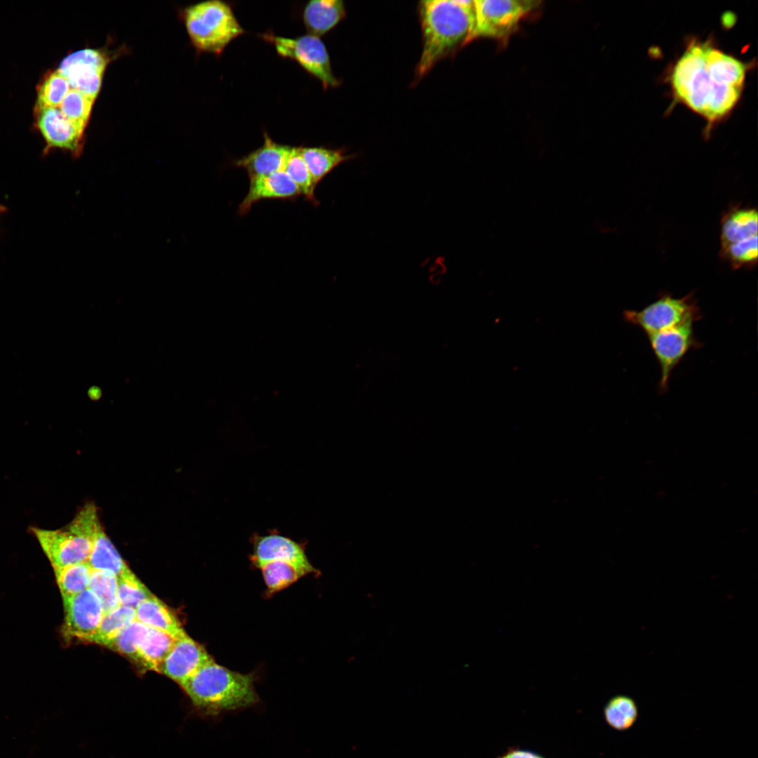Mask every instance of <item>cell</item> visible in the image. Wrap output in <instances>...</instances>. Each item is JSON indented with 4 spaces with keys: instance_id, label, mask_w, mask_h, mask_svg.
<instances>
[{
    "instance_id": "obj_25",
    "label": "cell",
    "mask_w": 758,
    "mask_h": 758,
    "mask_svg": "<svg viewBox=\"0 0 758 758\" xmlns=\"http://www.w3.org/2000/svg\"><path fill=\"white\" fill-rule=\"evenodd\" d=\"M284 171L299 189L301 195L309 202L317 206L319 201L315 197L317 184L302 157L299 147H291L286 158Z\"/></svg>"
},
{
    "instance_id": "obj_13",
    "label": "cell",
    "mask_w": 758,
    "mask_h": 758,
    "mask_svg": "<svg viewBox=\"0 0 758 758\" xmlns=\"http://www.w3.org/2000/svg\"><path fill=\"white\" fill-rule=\"evenodd\" d=\"M106 65L107 59L101 52L84 49L67 56L58 71L67 79L71 88L95 99Z\"/></svg>"
},
{
    "instance_id": "obj_19",
    "label": "cell",
    "mask_w": 758,
    "mask_h": 758,
    "mask_svg": "<svg viewBox=\"0 0 758 758\" xmlns=\"http://www.w3.org/2000/svg\"><path fill=\"white\" fill-rule=\"evenodd\" d=\"M135 620L145 625L178 638L185 634L180 622L169 608L154 595L135 609Z\"/></svg>"
},
{
    "instance_id": "obj_28",
    "label": "cell",
    "mask_w": 758,
    "mask_h": 758,
    "mask_svg": "<svg viewBox=\"0 0 758 758\" xmlns=\"http://www.w3.org/2000/svg\"><path fill=\"white\" fill-rule=\"evenodd\" d=\"M88 589L98 598L105 613L119 606L118 579L114 573L93 569Z\"/></svg>"
},
{
    "instance_id": "obj_1",
    "label": "cell",
    "mask_w": 758,
    "mask_h": 758,
    "mask_svg": "<svg viewBox=\"0 0 758 758\" xmlns=\"http://www.w3.org/2000/svg\"><path fill=\"white\" fill-rule=\"evenodd\" d=\"M747 69L709 41H696L676 62L670 82L679 101L712 123L724 118L740 100Z\"/></svg>"
},
{
    "instance_id": "obj_8",
    "label": "cell",
    "mask_w": 758,
    "mask_h": 758,
    "mask_svg": "<svg viewBox=\"0 0 758 758\" xmlns=\"http://www.w3.org/2000/svg\"><path fill=\"white\" fill-rule=\"evenodd\" d=\"M474 23L467 44L480 37L507 39L521 20L539 4L535 1L475 0Z\"/></svg>"
},
{
    "instance_id": "obj_26",
    "label": "cell",
    "mask_w": 758,
    "mask_h": 758,
    "mask_svg": "<svg viewBox=\"0 0 758 758\" xmlns=\"http://www.w3.org/2000/svg\"><path fill=\"white\" fill-rule=\"evenodd\" d=\"M607 724L617 731H627L636 722L638 707L630 696L618 695L611 698L604 708Z\"/></svg>"
},
{
    "instance_id": "obj_30",
    "label": "cell",
    "mask_w": 758,
    "mask_h": 758,
    "mask_svg": "<svg viewBox=\"0 0 758 758\" xmlns=\"http://www.w3.org/2000/svg\"><path fill=\"white\" fill-rule=\"evenodd\" d=\"M149 627L136 620L121 631L106 646L136 663L140 644Z\"/></svg>"
},
{
    "instance_id": "obj_16",
    "label": "cell",
    "mask_w": 758,
    "mask_h": 758,
    "mask_svg": "<svg viewBox=\"0 0 758 758\" xmlns=\"http://www.w3.org/2000/svg\"><path fill=\"white\" fill-rule=\"evenodd\" d=\"M248 191L238 206L240 215L247 214L252 206L263 199L294 201L301 194L291 178L284 171L249 178Z\"/></svg>"
},
{
    "instance_id": "obj_24",
    "label": "cell",
    "mask_w": 758,
    "mask_h": 758,
    "mask_svg": "<svg viewBox=\"0 0 758 758\" xmlns=\"http://www.w3.org/2000/svg\"><path fill=\"white\" fill-rule=\"evenodd\" d=\"M62 597H69L88 589L92 568L87 561L53 568Z\"/></svg>"
},
{
    "instance_id": "obj_17",
    "label": "cell",
    "mask_w": 758,
    "mask_h": 758,
    "mask_svg": "<svg viewBox=\"0 0 758 758\" xmlns=\"http://www.w3.org/2000/svg\"><path fill=\"white\" fill-rule=\"evenodd\" d=\"M263 136L260 147L233 162L235 166L246 170L249 178L284 171L291 147L274 142L266 132Z\"/></svg>"
},
{
    "instance_id": "obj_29",
    "label": "cell",
    "mask_w": 758,
    "mask_h": 758,
    "mask_svg": "<svg viewBox=\"0 0 758 758\" xmlns=\"http://www.w3.org/2000/svg\"><path fill=\"white\" fill-rule=\"evenodd\" d=\"M70 89L67 79L58 70L51 73L38 89L36 109L58 107Z\"/></svg>"
},
{
    "instance_id": "obj_9",
    "label": "cell",
    "mask_w": 758,
    "mask_h": 758,
    "mask_svg": "<svg viewBox=\"0 0 758 758\" xmlns=\"http://www.w3.org/2000/svg\"><path fill=\"white\" fill-rule=\"evenodd\" d=\"M660 368L659 394L665 393L672 371L691 350L703 346L696 338L693 323H686L646 335Z\"/></svg>"
},
{
    "instance_id": "obj_14",
    "label": "cell",
    "mask_w": 758,
    "mask_h": 758,
    "mask_svg": "<svg viewBox=\"0 0 758 758\" xmlns=\"http://www.w3.org/2000/svg\"><path fill=\"white\" fill-rule=\"evenodd\" d=\"M36 125L46 141L44 152L59 148L74 157L81 153L85 128L65 117L58 107L36 109Z\"/></svg>"
},
{
    "instance_id": "obj_10",
    "label": "cell",
    "mask_w": 758,
    "mask_h": 758,
    "mask_svg": "<svg viewBox=\"0 0 758 758\" xmlns=\"http://www.w3.org/2000/svg\"><path fill=\"white\" fill-rule=\"evenodd\" d=\"M250 541L253 551L249 559L257 568L270 561H282L296 566L304 576L320 573L307 558L304 543L282 536L274 529L263 536L253 533Z\"/></svg>"
},
{
    "instance_id": "obj_5",
    "label": "cell",
    "mask_w": 758,
    "mask_h": 758,
    "mask_svg": "<svg viewBox=\"0 0 758 758\" xmlns=\"http://www.w3.org/2000/svg\"><path fill=\"white\" fill-rule=\"evenodd\" d=\"M758 217L756 208L735 206L721 220L720 254L735 269L757 262Z\"/></svg>"
},
{
    "instance_id": "obj_6",
    "label": "cell",
    "mask_w": 758,
    "mask_h": 758,
    "mask_svg": "<svg viewBox=\"0 0 758 758\" xmlns=\"http://www.w3.org/2000/svg\"><path fill=\"white\" fill-rule=\"evenodd\" d=\"M702 312L693 293L674 298L663 293L640 310H626L624 320L648 335L686 323L701 319Z\"/></svg>"
},
{
    "instance_id": "obj_7",
    "label": "cell",
    "mask_w": 758,
    "mask_h": 758,
    "mask_svg": "<svg viewBox=\"0 0 758 758\" xmlns=\"http://www.w3.org/2000/svg\"><path fill=\"white\" fill-rule=\"evenodd\" d=\"M262 37L274 45L280 56L295 60L317 79L324 89L340 85V81L333 74L326 47L319 37L307 34L289 38L272 33H265Z\"/></svg>"
},
{
    "instance_id": "obj_4",
    "label": "cell",
    "mask_w": 758,
    "mask_h": 758,
    "mask_svg": "<svg viewBox=\"0 0 758 758\" xmlns=\"http://www.w3.org/2000/svg\"><path fill=\"white\" fill-rule=\"evenodd\" d=\"M185 22L191 41L198 51L220 55L245 31L232 6L220 0H210L191 6L185 11Z\"/></svg>"
},
{
    "instance_id": "obj_12",
    "label": "cell",
    "mask_w": 758,
    "mask_h": 758,
    "mask_svg": "<svg viewBox=\"0 0 758 758\" xmlns=\"http://www.w3.org/2000/svg\"><path fill=\"white\" fill-rule=\"evenodd\" d=\"M46 556L53 568L87 561L91 541L67 528L49 530L32 528Z\"/></svg>"
},
{
    "instance_id": "obj_22",
    "label": "cell",
    "mask_w": 758,
    "mask_h": 758,
    "mask_svg": "<svg viewBox=\"0 0 758 758\" xmlns=\"http://www.w3.org/2000/svg\"><path fill=\"white\" fill-rule=\"evenodd\" d=\"M176 639L177 637L168 632L149 627L140 644L136 663L147 670L157 672Z\"/></svg>"
},
{
    "instance_id": "obj_27",
    "label": "cell",
    "mask_w": 758,
    "mask_h": 758,
    "mask_svg": "<svg viewBox=\"0 0 758 758\" xmlns=\"http://www.w3.org/2000/svg\"><path fill=\"white\" fill-rule=\"evenodd\" d=\"M259 569L261 570L268 596L286 588L305 576L296 566L282 561L267 562Z\"/></svg>"
},
{
    "instance_id": "obj_21",
    "label": "cell",
    "mask_w": 758,
    "mask_h": 758,
    "mask_svg": "<svg viewBox=\"0 0 758 758\" xmlns=\"http://www.w3.org/2000/svg\"><path fill=\"white\" fill-rule=\"evenodd\" d=\"M92 569L104 570L119 576L130 570L101 526L91 538L87 560Z\"/></svg>"
},
{
    "instance_id": "obj_23",
    "label": "cell",
    "mask_w": 758,
    "mask_h": 758,
    "mask_svg": "<svg viewBox=\"0 0 758 758\" xmlns=\"http://www.w3.org/2000/svg\"><path fill=\"white\" fill-rule=\"evenodd\" d=\"M135 620V609L119 605L105 613L90 642L107 646L121 631Z\"/></svg>"
},
{
    "instance_id": "obj_3",
    "label": "cell",
    "mask_w": 758,
    "mask_h": 758,
    "mask_svg": "<svg viewBox=\"0 0 758 758\" xmlns=\"http://www.w3.org/2000/svg\"><path fill=\"white\" fill-rule=\"evenodd\" d=\"M179 684L194 705L208 714L248 707L258 700L253 674L232 671L213 659Z\"/></svg>"
},
{
    "instance_id": "obj_18",
    "label": "cell",
    "mask_w": 758,
    "mask_h": 758,
    "mask_svg": "<svg viewBox=\"0 0 758 758\" xmlns=\"http://www.w3.org/2000/svg\"><path fill=\"white\" fill-rule=\"evenodd\" d=\"M345 15L340 0H312L305 6L302 17L308 34L319 37L333 29Z\"/></svg>"
},
{
    "instance_id": "obj_33",
    "label": "cell",
    "mask_w": 758,
    "mask_h": 758,
    "mask_svg": "<svg viewBox=\"0 0 758 758\" xmlns=\"http://www.w3.org/2000/svg\"><path fill=\"white\" fill-rule=\"evenodd\" d=\"M497 758H544L529 750L519 748H509L505 753Z\"/></svg>"
},
{
    "instance_id": "obj_2",
    "label": "cell",
    "mask_w": 758,
    "mask_h": 758,
    "mask_svg": "<svg viewBox=\"0 0 758 758\" xmlns=\"http://www.w3.org/2000/svg\"><path fill=\"white\" fill-rule=\"evenodd\" d=\"M418 12L423 48L415 68V80L422 79L438 62L465 45L474 23L473 1H422Z\"/></svg>"
},
{
    "instance_id": "obj_15",
    "label": "cell",
    "mask_w": 758,
    "mask_h": 758,
    "mask_svg": "<svg viewBox=\"0 0 758 758\" xmlns=\"http://www.w3.org/2000/svg\"><path fill=\"white\" fill-rule=\"evenodd\" d=\"M212 659L203 646L185 633L177 638L157 672L180 684Z\"/></svg>"
},
{
    "instance_id": "obj_31",
    "label": "cell",
    "mask_w": 758,
    "mask_h": 758,
    "mask_svg": "<svg viewBox=\"0 0 758 758\" xmlns=\"http://www.w3.org/2000/svg\"><path fill=\"white\" fill-rule=\"evenodd\" d=\"M118 599L120 606L135 609L153 594L130 569L117 576Z\"/></svg>"
},
{
    "instance_id": "obj_32",
    "label": "cell",
    "mask_w": 758,
    "mask_h": 758,
    "mask_svg": "<svg viewBox=\"0 0 758 758\" xmlns=\"http://www.w3.org/2000/svg\"><path fill=\"white\" fill-rule=\"evenodd\" d=\"M94 100L91 97L71 88L58 108L68 119L85 128Z\"/></svg>"
},
{
    "instance_id": "obj_11",
    "label": "cell",
    "mask_w": 758,
    "mask_h": 758,
    "mask_svg": "<svg viewBox=\"0 0 758 758\" xmlns=\"http://www.w3.org/2000/svg\"><path fill=\"white\" fill-rule=\"evenodd\" d=\"M62 600L63 637L67 641L77 639L90 642L105 614L100 600L89 589Z\"/></svg>"
},
{
    "instance_id": "obj_20",
    "label": "cell",
    "mask_w": 758,
    "mask_h": 758,
    "mask_svg": "<svg viewBox=\"0 0 758 758\" xmlns=\"http://www.w3.org/2000/svg\"><path fill=\"white\" fill-rule=\"evenodd\" d=\"M299 150L317 185L339 165L354 157L343 148L300 146Z\"/></svg>"
}]
</instances>
